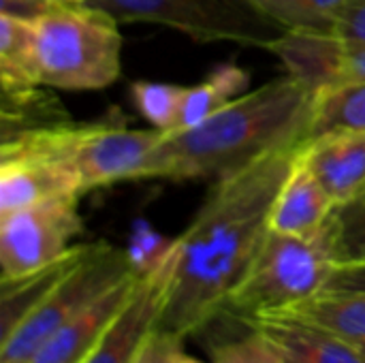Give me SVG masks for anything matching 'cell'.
Here are the masks:
<instances>
[{
	"label": "cell",
	"instance_id": "1",
	"mask_svg": "<svg viewBox=\"0 0 365 363\" xmlns=\"http://www.w3.org/2000/svg\"><path fill=\"white\" fill-rule=\"evenodd\" d=\"M299 148L274 150L214 182L195 218L171 242L173 274L163 332L186 340L225 312L269 231L274 201Z\"/></svg>",
	"mask_w": 365,
	"mask_h": 363
},
{
	"label": "cell",
	"instance_id": "2",
	"mask_svg": "<svg viewBox=\"0 0 365 363\" xmlns=\"http://www.w3.org/2000/svg\"><path fill=\"white\" fill-rule=\"evenodd\" d=\"M314 94L293 75L244 92L205 122L165 133L148 178L220 180L261 156L306 141Z\"/></svg>",
	"mask_w": 365,
	"mask_h": 363
},
{
	"label": "cell",
	"instance_id": "3",
	"mask_svg": "<svg viewBox=\"0 0 365 363\" xmlns=\"http://www.w3.org/2000/svg\"><path fill=\"white\" fill-rule=\"evenodd\" d=\"M38 77L53 90H103L122 73L120 21L86 2H56L34 21Z\"/></svg>",
	"mask_w": 365,
	"mask_h": 363
},
{
	"label": "cell",
	"instance_id": "4",
	"mask_svg": "<svg viewBox=\"0 0 365 363\" xmlns=\"http://www.w3.org/2000/svg\"><path fill=\"white\" fill-rule=\"evenodd\" d=\"M331 276L334 265L317 237H295L269 229L248 272L229 295L225 312L246 321L287 310L323 291Z\"/></svg>",
	"mask_w": 365,
	"mask_h": 363
},
{
	"label": "cell",
	"instance_id": "5",
	"mask_svg": "<svg viewBox=\"0 0 365 363\" xmlns=\"http://www.w3.org/2000/svg\"><path fill=\"white\" fill-rule=\"evenodd\" d=\"M118 21L158 24L199 43L269 49L287 30L248 0H90Z\"/></svg>",
	"mask_w": 365,
	"mask_h": 363
},
{
	"label": "cell",
	"instance_id": "6",
	"mask_svg": "<svg viewBox=\"0 0 365 363\" xmlns=\"http://www.w3.org/2000/svg\"><path fill=\"white\" fill-rule=\"evenodd\" d=\"M137 274L128 250L94 242L86 259L0 342V363L30 362L58 329L107 289Z\"/></svg>",
	"mask_w": 365,
	"mask_h": 363
},
{
	"label": "cell",
	"instance_id": "7",
	"mask_svg": "<svg viewBox=\"0 0 365 363\" xmlns=\"http://www.w3.org/2000/svg\"><path fill=\"white\" fill-rule=\"evenodd\" d=\"M71 124L2 139L0 216L53 197H83L66 150Z\"/></svg>",
	"mask_w": 365,
	"mask_h": 363
},
{
	"label": "cell",
	"instance_id": "8",
	"mask_svg": "<svg viewBox=\"0 0 365 363\" xmlns=\"http://www.w3.org/2000/svg\"><path fill=\"white\" fill-rule=\"evenodd\" d=\"M77 195L53 197L0 216L2 280L32 274L64 257L81 235Z\"/></svg>",
	"mask_w": 365,
	"mask_h": 363
},
{
	"label": "cell",
	"instance_id": "9",
	"mask_svg": "<svg viewBox=\"0 0 365 363\" xmlns=\"http://www.w3.org/2000/svg\"><path fill=\"white\" fill-rule=\"evenodd\" d=\"M158 128H128L124 122H94L68 126L66 148L77 171L81 193L126 180L148 178L154 148L163 139Z\"/></svg>",
	"mask_w": 365,
	"mask_h": 363
},
{
	"label": "cell",
	"instance_id": "10",
	"mask_svg": "<svg viewBox=\"0 0 365 363\" xmlns=\"http://www.w3.org/2000/svg\"><path fill=\"white\" fill-rule=\"evenodd\" d=\"M173 242V240H171ZM173 274L171 244L163 259L145 274L115 321L81 363H135L145 342L160 329Z\"/></svg>",
	"mask_w": 365,
	"mask_h": 363
},
{
	"label": "cell",
	"instance_id": "11",
	"mask_svg": "<svg viewBox=\"0 0 365 363\" xmlns=\"http://www.w3.org/2000/svg\"><path fill=\"white\" fill-rule=\"evenodd\" d=\"M141 274H133L103 295H98L92 304H88L77 317H73L62 329L53 334V338L32 357L34 363H81L109 325L115 321L120 310L130 300Z\"/></svg>",
	"mask_w": 365,
	"mask_h": 363
},
{
	"label": "cell",
	"instance_id": "12",
	"mask_svg": "<svg viewBox=\"0 0 365 363\" xmlns=\"http://www.w3.org/2000/svg\"><path fill=\"white\" fill-rule=\"evenodd\" d=\"M299 156L336 205L365 190V133H329L304 141Z\"/></svg>",
	"mask_w": 365,
	"mask_h": 363
},
{
	"label": "cell",
	"instance_id": "13",
	"mask_svg": "<svg viewBox=\"0 0 365 363\" xmlns=\"http://www.w3.org/2000/svg\"><path fill=\"white\" fill-rule=\"evenodd\" d=\"M244 323L261 334L287 363H365L361 349L287 315H259Z\"/></svg>",
	"mask_w": 365,
	"mask_h": 363
},
{
	"label": "cell",
	"instance_id": "14",
	"mask_svg": "<svg viewBox=\"0 0 365 363\" xmlns=\"http://www.w3.org/2000/svg\"><path fill=\"white\" fill-rule=\"evenodd\" d=\"M334 208L336 203L319 184V180L312 175V171L304 165L297 152L293 169L287 175L274 201V208L269 214V229L284 233V235L310 240L323 231Z\"/></svg>",
	"mask_w": 365,
	"mask_h": 363
},
{
	"label": "cell",
	"instance_id": "15",
	"mask_svg": "<svg viewBox=\"0 0 365 363\" xmlns=\"http://www.w3.org/2000/svg\"><path fill=\"white\" fill-rule=\"evenodd\" d=\"M312 94L336 86L349 47L331 32H297L287 30L269 49Z\"/></svg>",
	"mask_w": 365,
	"mask_h": 363
},
{
	"label": "cell",
	"instance_id": "16",
	"mask_svg": "<svg viewBox=\"0 0 365 363\" xmlns=\"http://www.w3.org/2000/svg\"><path fill=\"white\" fill-rule=\"evenodd\" d=\"M92 244H75L58 261L11 280H0V342L6 340L17 325L86 259Z\"/></svg>",
	"mask_w": 365,
	"mask_h": 363
},
{
	"label": "cell",
	"instance_id": "17",
	"mask_svg": "<svg viewBox=\"0 0 365 363\" xmlns=\"http://www.w3.org/2000/svg\"><path fill=\"white\" fill-rule=\"evenodd\" d=\"M269 315H287L321 327L365 353V289L325 287L317 295Z\"/></svg>",
	"mask_w": 365,
	"mask_h": 363
},
{
	"label": "cell",
	"instance_id": "18",
	"mask_svg": "<svg viewBox=\"0 0 365 363\" xmlns=\"http://www.w3.org/2000/svg\"><path fill=\"white\" fill-rule=\"evenodd\" d=\"M38 58L34 21L0 13V88L19 92L38 88Z\"/></svg>",
	"mask_w": 365,
	"mask_h": 363
},
{
	"label": "cell",
	"instance_id": "19",
	"mask_svg": "<svg viewBox=\"0 0 365 363\" xmlns=\"http://www.w3.org/2000/svg\"><path fill=\"white\" fill-rule=\"evenodd\" d=\"M248 86H250V75L246 68H242L235 62L218 64L203 81L186 88L175 131L192 128L205 122L225 105L248 92Z\"/></svg>",
	"mask_w": 365,
	"mask_h": 363
},
{
	"label": "cell",
	"instance_id": "20",
	"mask_svg": "<svg viewBox=\"0 0 365 363\" xmlns=\"http://www.w3.org/2000/svg\"><path fill=\"white\" fill-rule=\"evenodd\" d=\"M317 240L331 261L334 272L365 270V190L334 208Z\"/></svg>",
	"mask_w": 365,
	"mask_h": 363
},
{
	"label": "cell",
	"instance_id": "21",
	"mask_svg": "<svg viewBox=\"0 0 365 363\" xmlns=\"http://www.w3.org/2000/svg\"><path fill=\"white\" fill-rule=\"evenodd\" d=\"M329 133H365V79L336 83L314 94L306 141Z\"/></svg>",
	"mask_w": 365,
	"mask_h": 363
},
{
	"label": "cell",
	"instance_id": "22",
	"mask_svg": "<svg viewBox=\"0 0 365 363\" xmlns=\"http://www.w3.org/2000/svg\"><path fill=\"white\" fill-rule=\"evenodd\" d=\"M43 88L45 86L19 90V92H2V105H0L2 135H0V139H11V137L24 135V133L71 124L68 113Z\"/></svg>",
	"mask_w": 365,
	"mask_h": 363
},
{
	"label": "cell",
	"instance_id": "23",
	"mask_svg": "<svg viewBox=\"0 0 365 363\" xmlns=\"http://www.w3.org/2000/svg\"><path fill=\"white\" fill-rule=\"evenodd\" d=\"M284 30L331 32L346 0H248Z\"/></svg>",
	"mask_w": 365,
	"mask_h": 363
},
{
	"label": "cell",
	"instance_id": "24",
	"mask_svg": "<svg viewBox=\"0 0 365 363\" xmlns=\"http://www.w3.org/2000/svg\"><path fill=\"white\" fill-rule=\"evenodd\" d=\"M186 86L163 81H135L130 83V96L139 113L163 133H171L178 126Z\"/></svg>",
	"mask_w": 365,
	"mask_h": 363
},
{
	"label": "cell",
	"instance_id": "25",
	"mask_svg": "<svg viewBox=\"0 0 365 363\" xmlns=\"http://www.w3.org/2000/svg\"><path fill=\"white\" fill-rule=\"evenodd\" d=\"M214 363H287L280 353L257 332L242 340L227 342L214 351Z\"/></svg>",
	"mask_w": 365,
	"mask_h": 363
},
{
	"label": "cell",
	"instance_id": "26",
	"mask_svg": "<svg viewBox=\"0 0 365 363\" xmlns=\"http://www.w3.org/2000/svg\"><path fill=\"white\" fill-rule=\"evenodd\" d=\"M334 34L349 49L365 47V0H346L336 19Z\"/></svg>",
	"mask_w": 365,
	"mask_h": 363
},
{
	"label": "cell",
	"instance_id": "27",
	"mask_svg": "<svg viewBox=\"0 0 365 363\" xmlns=\"http://www.w3.org/2000/svg\"><path fill=\"white\" fill-rule=\"evenodd\" d=\"M184 351V338L158 329L141 349L135 363H175L178 353Z\"/></svg>",
	"mask_w": 365,
	"mask_h": 363
},
{
	"label": "cell",
	"instance_id": "28",
	"mask_svg": "<svg viewBox=\"0 0 365 363\" xmlns=\"http://www.w3.org/2000/svg\"><path fill=\"white\" fill-rule=\"evenodd\" d=\"M361 79H365V47L349 49L346 51V58L342 62V71H340L338 83H344V81H361Z\"/></svg>",
	"mask_w": 365,
	"mask_h": 363
},
{
	"label": "cell",
	"instance_id": "29",
	"mask_svg": "<svg viewBox=\"0 0 365 363\" xmlns=\"http://www.w3.org/2000/svg\"><path fill=\"white\" fill-rule=\"evenodd\" d=\"M175 363H203V362H199V359H195V357L186 355L184 351H180V353H178V357H175Z\"/></svg>",
	"mask_w": 365,
	"mask_h": 363
},
{
	"label": "cell",
	"instance_id": "30",
	"mask_svg": "<svg viewBox=\"0 0 365 363\" xmlns=\"http://www.w3.org/2000/svg\"><path fill=\"white\" fill-rule=\"evenodd\" d=\"M62 2H73V4H86V2H90V0H62Z\"/></svg>",
	"mask_w": 365,
	"mask_h": 363
},
{
	"label": "cell",
	"instance_id": "31",
	"mask_svg": "<svg viewBox=\"0 0 365 363\" xmlns=\"http://www.w3.org/2000/svg\"><path fill=\"white\" fill-rule=\"evenodd\" d=\"M9 363H34V362L30 359V362H9Z\"/></svg>",
	"mask_w": 365,
	"mask_h": 363
}]
</instances>
